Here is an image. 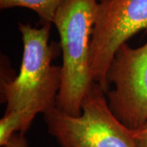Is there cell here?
Wrapping results in <instances>:
<instances>
[{"label": "cell", "mask_w": 147, "mask_h": 147, "mask_svg": "<svg viewBox=\"0 0 147 147\" xmlns=\"http://www.w3.org/2000/svg\"><path fill=\"white\" fill-rule=\"evenodd\" d=\"M51 26L18 23L23 43L20 71L14 79L1 82L5 112H21L31 123L38 114L56 107L61 88V67L52 64L58 50L54 42L49 43Z\"/></svg>", "instance_id": "cell-1"}, {"label": "cell", "mask_w": 147, "mask_h": 147, "mask_svg": "<svg viewBox=\"0 0 147 147\" xmlns=\"http://www.w3.org/2000/svg\"><path fill=\"white\" fill-rule=\"evenodd\" d=\"M99 0H64L53 24L60 36L62 53L61 84L56 107L79 116L86 95L94 84L90 49Z\"/></svg>", "instance_id": "cell-2"}, {"label": "cell", "mask_w": 147, "mask_h": 147, "mask_svg": "<svg viewBox=\"0 0 147 147\" xmlns=\"http://www.w3.org/2000/svg\"><path fill=\"white\" fill-rule=\"evenodd\" d=\"M47 131L61 147H136L129 129L116 118L99 84L91 87L79 116L57 107L44 114Z\"/></svg>", "instance_id": "cell-3"}, {"label": "cell", "mask_w": 147, "mask_h": 147, "mask_svg": "<svg viewBox=\"0 0 147 147\" xmlns=\"http://www.w3.org/2000/svg\"><path fill=\"white\" fill-rule=\"evenodd\" d=\"M147 30V0H105L99 2L91 49L92 79L105 92L107 74L117 50L142 30Z\"/></svg>", "instance_id": "cell-4"}, {"label": "cell", "mask_w": 147, "mask_h": 147, "mask_svg": "<svg viewBox=\"0 0 147 147\" xmlns=\"http://www.w3.org/2000/svg\"><path fill=\"white\" fill-rule=\"evenodd\" d=\"M106 99L110 110L130 130L147 121V42L141 47L122 45L116 52L107 74Z\"/></svg>", "instance_id": "cell-5"}, {"label": "cell", "mask_w": 147, "mask_h": 147, "mask_svg": "<svg viewBox=\"0 0 147 147\" xmlns=\"http://www.w3.org/2000/svg\"><path fill=\"white\" fill-rule=\"evenodd\" d=\"M64 0H0V8L26 7L36 12L42 25L53 24L57 11Z\"/></svg>", "instance_id": "cell-6"}, {"label": "cell", "mask_w": 147, "mask_h": 147, "mask_svg": "<svg viewBox=\"0 0 147 147\" xmlns=\"http://www.w3.org/2000/svg\"><path fill=\"white\" fill-rule=\"evenodd\" d=\"M129 131L135 146L147 147V121L137 129Z\"/></svg>", "instance_id": "cell-7"}, {"label": "cell", "mask_w": 147, "mask_h": 147, "mask_svg": "<svg viewBox=\"0 0 147 147\" xmlns=\"http://www.w3.org/2000/svg\"><path fill=\"white\" fill-rule=\"evenodd\" d=\"M3 147H29L25 134L21 132L15 133Z\"/></svg>", "instance_id": "cell-8"}, {"label": "cell", "mask_w": 147, "mask_h": 147, "mask_svg": "<svg viewBox=\"0 0 147 147\" xmlns=\"http://www.w3.org/2000/svg\"><path fill=\"white\" fill-rule=\"evenodd\" d=\"M100 2H103V1H105V0H99Z\"/></svg>", "instance_id": "cell-9"}]
</instances>
